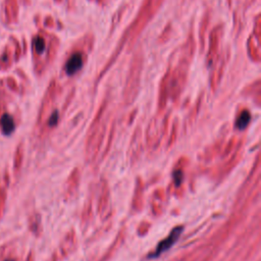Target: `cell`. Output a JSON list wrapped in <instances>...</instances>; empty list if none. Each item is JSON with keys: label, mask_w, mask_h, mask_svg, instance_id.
I'll use <instances>...</instances> for the list:
<instances>
[{"label": "cell", "mask_w": 261, "mask_h": 261, "mask_svg": "<svg viewBox=\"0 0 261 261\" xmlns=\"http://www.w3.org/2000/svg\"><path fill=\"white\" fill-rule=\"evenodd\" d=\"M182 231V227L181 226H176L172 229V231L169 233V236L167 238H165L164 240H162L158 246L156 247L154 253L152 255H150V257H158L161 253L165 252L166 250H168L175 242L176 240L179 238L180 233Z\"/></svg>", "instance_id": "6da1fadb"}, {"label": "cell", "mask_w": 261, "mask_h": 261, "mask_svg": "<svg viewBox=\"0 0 261 261\" xmlns=\"http://www.w3.org/2000/svg\"><path fill=\"white\" fill-rule=\"evenodd\" d=\"M9 181H10L9 173H8V170L5 169L1 178H0V219L2 218V216L4 214V211H5Z\"/></svg>", "instance_id": "7a4b0ae2"}, {"label": "cell", "mask_w": 261, "mask_h": 261, "mask_svg": "<svg viewBox=\"0 0 261 261\" xmlns=\"http://www.w3.org/2000/svg\"><path fill=\"white\" fill-rule=\"evenodd\" d=\"M15 129V123L13 117L7 113L4 112L0 115V130L4 136L11 135Z\"/></svg>", "instance_id": "3957f363"}, {"label": "cell", "mask_w": 261, "mask_h": 261, "mask_svg": "<svg viewBox=\"0 0 261 261\" xmlns=\"http://www.w3.org/2000/svg\"><path fill=\"white\" fill-rule=\"evenodd\" d=\"M82 65H83L82 55L80 53H74L66 63V66H65L66 73L69 75L75 73L82 67Z\"/></svg>", "instance_id": "277c9868"}, {"label": "cell", "mask_w": 261, "mask_h": 261, "mask_svg": "<svg viewBox=\"0 0 261 261\" xmlns=\"http://www.w3.org/2000/svg\"><path fill=\"white\" fill-rule=\"evenodd\" d=\"M22 158H23L22 144H18V146L15 149L14 156H13V174H14V176H17L18 172L20 171L21 164H22Z\"/></svg>", "instance_id": "5b68a950"}, {"label": "cell", "mask_w": 261, "mask_h": 261, "mask_svg": "<svg viewBox=\"0 0 261 261\" xmlns=\"http://www.w3.org/2000/svg\"><path fill=\"white\" fill-rule=\"evenodd\" d=\"M250 119H251V114H250V112L247 111V110L243 111V112L241 113V115L239 116L237 122H236L237 127H238L239 129H244V128L248 125V123L250 122Z\"/></svg>", "instance_id": "8992f818"}, {"label": "cell", "mask_w": 261, "mask_h": 261, "mask_svg": "<svg viewBox=\"0 0 261 261\" xmlns=\"http://www.w3.org/2000/svg\"><path fill=\"white\" fill-rule=\"evenodd\" d=\"M29 226H30V229L35 233H39L40 231V218H39V215L38 214H33L31 215L30 217V221H29Z\"/></svg>", "instance_id": "52a82bcc"}, {"label": "cell", "mask_w": 261, "mask_h": 261, "mask_svg": "<svg viewBox=\"0 0 261 261\" xmlns=\"http://www.w3.org/2000/svg\"><path fill=\"white\" fill-rule=\"evenodd\" d=\"M34 44H35V49L37 50V52H39V53L43 52V50L45 48V42L42 38H36Z\"/></svg>", "instance_id": "ba28073f"}, {"label": "cell", "mask_w": 261, "mask_h": 261, "mask_svg": "<svg viewBox=\"0 0 261 261\" xmlns=\"http://www.w3.org/2000/svg\"><path fill=\"white\" fill-rule=\"evenodd\" d=\"M57 120H58V113H57V112H54V113L51 115V117H50V119H49V121H48V124L52 126V125L56 124Z\"/></svg>", "instance_id": "9c48e42d"}, {"label": "cell", "mask_w": 261, "mask_h": 261, "mask_svg": "<svg viewBox=\"0 0 261 261\" xmlns=\"http://www.w3.org/2000/svg\"><path fill=\"white\" fill-rule=\"evenodd\" d=\"M181 178H182V175H181V172H180V171H177V172L174 173V179H175L176 185H178V184L181 182Z\"/></svg>", "instance_id": "30bf717a"}, {"label": "cell", "mask_w": 261, "mask_h": 261, "mask_svg": "<svg viewBox=\"0 0 261 261\" xmlns=\"http://www.w3.org/2000/svg\"><path fill=\"white\" fill-rule=\"evenodd\" d=\"M2 261H16V259L12 257H6V258H2Z\"/></svg>", "instance_id": "8fae6325"}, {"label": "cell", "mask_w": 261, "mask_h": 261, "mask_svg": "<svg viewBox=\"0 0 261 261\" xmlns=\"http://www.w3.org/2000/svg\"><path fill=\"white\" fill-rule=\"evenodd\" d=\"M25 261H34V259H33V255L32 254H30L29 256H28V258H27V260Z\"/></svg>", "instance_id": "7c38bea8"}]
</instances>
